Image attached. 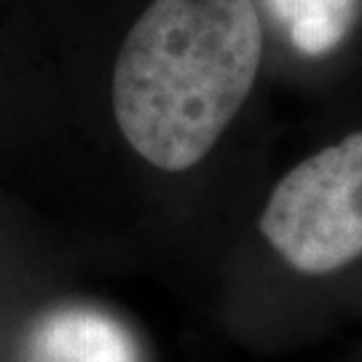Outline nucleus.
<instances>
[{
	"label": "nucleus",
	"instance_id": "f257e3e1",
	"mask_svg": "<svg viewBox=\"0 0 362 362\" xmlns=\"http://www.w3.org/2000/svg\"><path fill=\"white\" fill-rule=\"evenodd\" d=\"M260 59L255 0H151L113 67L124 140L164 172L196 167L247 103Z\"/></svg>",
	"mask_w": 362,
	"mask_h": 362
},
{
	"label": "nucleus",
	"instance_id": "f03ea898",
	"mask_svg": "<svg viewBox=\"0 0 362 362\" xmlns=\"http://www.w3.org/2000/svg\"><path fill=\"white\" fill-rule=\"evenodd\" d=\"M260 231L290 269L309 276L362 258V132L290 169L269 196Z\"/></svg>",
	"mask_w": 362,
	"mask_h": 362
},
{
	"label": "nucleus",
	"instance_id": "7ed1b4c3",
	"mask_svg": "<svg viewBox=\"0 0 362 362\" xmlns=\"http://www.w3.org/2000/svg\"><path fill=\"white\" fill-rule=\"evenodd\" d=\"M290 43L306 57H322L346 38L357 0H266Z\"/></svg>",
	"mask_w": 362,
	"mask_h": 362
},
{
	"label": "nucleus",
	"instance_id": "20e7f679",
	"mask_svg": "<svg viewBox=\"0 0 362 362\" xmlns=\"http://www.w3.org/2000/svg\"><path fill=\"white\" fill-rule=\"evenodd\" d=\"M38 354L46 362H134L127 354H118V351L103 349V346H94V344H46L38 346Z\"/></svg>",
	"mask_w": 362,
	"mask_h": 362
}]
</instances>
